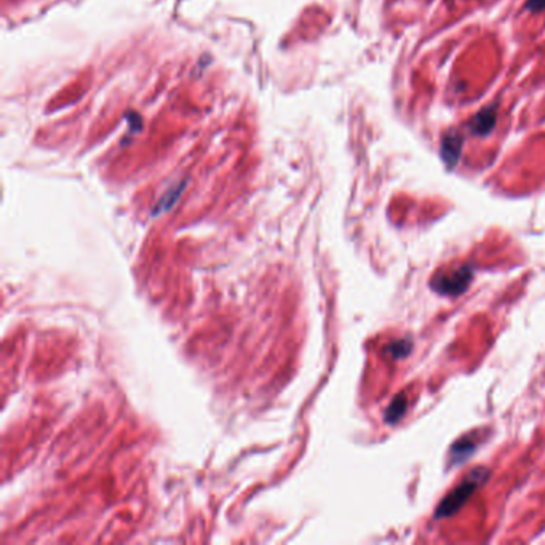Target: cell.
Returning a JSON list of instances; mask_svg holds the SVG:
<instances>
[{"mask_svg": "<svg viewBox=\"0 0 545 545\" xmlns=\"http://www.w3.org/2000/svg\"><path fill=\"white\" fill-rule=\"evenodd\" d=\"M411 347H412V344L410 341L401 339V341L390 344L387 351L390 352V355H392L394 358H401V357L408 355V353L411 352Z\"/></svg>", "mask_w": 545, "mask_h": 545, "instance_id": "cell-7", "label": "cell"}, {"mask_svg": "<svg viewBox=\"0 0 545 545\" xmlns=\"http://www.w3.org/2000/svg\"><path fill=\"white\" fill-rule=\"evenodd\" d=\"M472 277L473 269L464 266L453 271L451 274L437 275V277L432 280V288L435 290L437 293L444 296H458L467 290L470 282H472Z\"/></svg>", "mask_w": 545, "mask_h": 545, "instance_id": "cell-2", "label": "cell"}, {"mask_svg": "<svg viewBox=\"0 0 545 545\" xmlns=\"http://www.w3.org/2000/svg\"><path fill=\"white\" fill-rule=\"evenodd\" d=\"M489 477V472L486 469H473L467 477L462 480L456 489H453L444 499L438 504L435 518L440 520V518H448L451 517L453 513H456L460 507H462L467 499H470L475 491H477L481 485L485 483L486 478Z\"/></svg>", "mask_w": 545, "mask_h": 545, "instance_id": "cell-1", "label": "cell"}, {"mask_svg": "<svg viewBox=\"0 0 545 545\" xmlns=\"http://www.w3.org/2000/svg\"><path fill=\"white\" fill-rule=\"evenodd\" d=\"M462 142L464 137L460 136L458 131H449L443 136L442 140V158L449 168L456 167L462 152Z\"/></svg>", "mask_w": 545, "mask_h": 545, "instance_id": "cell-4", "label": "cell"}, {"mask_svg": "<svg viewBox=\"0 0 545 545\" xmlns=\"http://www.w3.org/2000/svg\"><path fill=\"white\" fill-rule=\"evenodd\" d=\"M406 408H408V405H406L405 396L403 395L395 396L387 411H385V421L390 422V424H395V422H399L401 417H403Z\"/></svg>", "mask_w": 545, "mask_h": 545, "instance_id": "cell-5", "label": "cell"}, {"mask_svg": "<svg viewBox=\"0 0 545 545\" xmlns=\"http://www.w3.org/2000/svg\"><path fill=\"white\" fill-rule=\"evenodd\" d=\"M497 120V106H488L481 109L475 117L469 121V131L475 136H486L494 130Z\"/></svg>", "mask_w": 545, "mask_h": 545, "instance_id": "cell-3", "label": "cell"}, {"mask_svg": "<svg viewBox=\"0 0 545 545\" xmlns=\"http://www.w3.org/2000/svg\"><path fill=\"white\" fill-rule=\"evenodd\" d=\"M475 446H477V442H470L469 438L458 442L451 449V458L454 462H460V460L469 458V454L473 451Z\"/></svg>", "mask_w": 545, "mask_h": 545, "instance_id": "cell-6", "label": "cell"}, {"mask_svg": "<svg viewBox=\"0 0 545 545\" xmlns=\"http://www.w3.org/2000/svg\"><path fill=\"white\" fill-rule=\"evenodd\" d=\"M526 8L531 12H541L545 10V0H526Z\"/></svg>", "mask_w": 545, "mask_h": 545, "instance_id": "cell-8", "label": "cell"}]
</instances>
